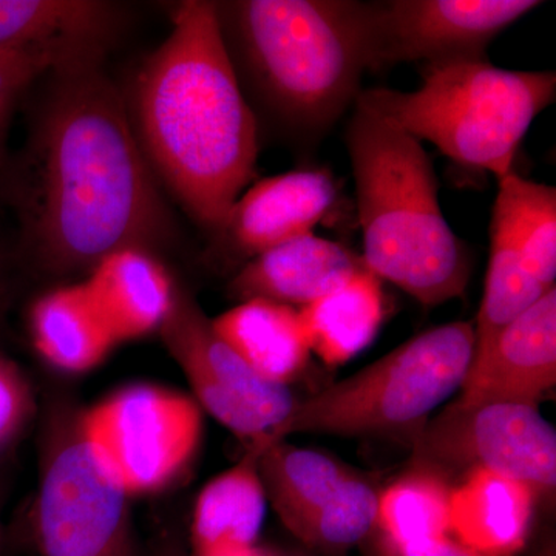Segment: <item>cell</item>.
<instances>
[{"instance_id":"obj_1","label":"cell","mask_w":556,"mask_h":556,"mask_svg":"<svg viewBox=\"0 0 556 556\" xmlns=\"http://www.w3.org/2000/svg\"><path fill=\"white\" fill-rule=\"evenodd\" d=\"M104 54L51 70L17 174L25 243L47 273H90L121 249L156 254L175 241L174 215L101 67Z\"/></svg>"},{"instance_id":"obj_2","label":"cell","mask_w":556,"mask_h":556,"mask_svg":"<svg viewBox=\"0 0 556 556\" xmlns=\"http://www.w3.org/2000/svg\"><path fill=\"white\" fill-rule=\"evenodd\" d=\"M129 118L150 169L217 236L257 172L258 119L230 61L217 7L186 0L131 80Z\"/></svg>"},{"instance_id":"obj_3","label":"cell","mask_w":556,"mask_h":556,"mask_svg":"<svg viewBox=\"0 0 556 556\" xmlns=\"http://www.w3.org/2000/svg\"><path fill=\"white\" fill-rule=\"evenodd\" d=\"M244 97L292 139L316 144L361 94L369 70L368 2H215Z\"/></svg>"},{"instance_id":"obj_4","label":"cell","mask_w":556,"mask_h":556,"mask_svg":"<svg viewBox=\"0 0 556 556\" xmlns=\"http://www.w3.org/2000/svg\"><path fill=\"white\" fill-rule=\"evenodd\" d=\"M345 141L369 273L426 308L464 298L473 257L445 219L422 142L358 98Z\"/></svg>"},{"instance_id":"obj_5","label":"cell","mask_w":556,"mask_h":556,"mask_svg":"<svg viewBox=\"0 0 556 556\" xmlns=\"http://www.w3.org/2000/svg\"><path fill=\"white\" fill-rule=\"evenodd\" d=\"M419 89L362 90L358 100L464 169L514 172L522 139L556 98L555 72L496 67L486 58L420 65Z\"/></svg>"},{"instance_id":"obj_6","label":"cell","mask_w":556,"mask_h":556,"mask_svg":"<svg viewBox=\"0 0 556 556\" xmlns=\"http://www.w3.org/2000/svg\"><path fill=\"white\" fill-rule=\"evenodd\" d=\"M473 321H452L372 362L356 375L298 401L278 439L336 434L415 444L431 413L463 387L473 362Z\"/></svg>"},{"instance_id":"obj_7","label":"cell","mask_w":556,"mask_h":556,"mask_svg":"<svg viewBox=\"0 0 556 556\" xmlns=\"http://www.w3.org/2000/svg\"><path fill=\"white\" fill-rule=\"evenodd\" d=\"M94 459L127 496L167 489L192 463L203 438V409L170 388L135 383L78 416Z\"/></svg>"},{"instance_id":"obj_8","label":"cell","mask_w":556,"mask_h":556,"mask_svg":"<svg viewBox=\"0 0 556 556\" xmlns=\"http://www.w3.org/2000/svg\"><path fill=\"white\" fill-rule=\"evenodd\" d=\"M130 497L105 473L78 416L51 430L33 511L40 556H137Z\"/></svg>"},{"instance_id":"obj_9","label":"cell","mask_w":556,"mask_h":556,"mask_svg":"<svg viewBox=\"0 0 556 556\" xmlns=\"http://www.w3.org/2000/svg\"><path fill=\"white\" fill-rule=\"evenodd\" d=\"M160 332L201 409L249 448L280 441L278 434L298 399L289 387L270 383L252 371L215 332L195 299L178 285Z\"/></svg>"},{"instance_id":"obj_10","label":"cell","mask_w":556,"mask_h":556,"mask_svg":"<svg viewBox=\"0 0 556 556\" xmlns=\"http://www.w3.org/2000/svg\"><path fill=\"white\" fill-rule=\"evenodd\" d=\"M420 467L496 471L551 496L556 485V431L538 407L515 402L456 401L430 417L416 439Z\"/></svg>"},{"instance_id":"obj_11","label":"cell","mask_w":556,"mask_h":556,"mask_svg":"<svg viewBox=\"0 0 556 556\" xmlns=\"http://www.w3.org/2000/svg\"><path fill=\"white\" fill-rule=\"evenodd\" d=\"M541 5L536 0L368 2L369 70L486 58L496 36Z\"/></svg>"},{"instance_id":"obj_12","label":"cell","mask_w":556,"mask_h":556,"mask_svg":"<svg viewBox=\"0 0 556 556\" xmlns=\"http://www.w3.org/2000/svg\"><path fill=\"white\" fill-rule=\"evenodd\" d=\"M338 182L327 167H303L260 179L230 207L215 241L237 262L313 232L338 203Z\"/></svg>"},{"instance_id":"obj_13","label":"cell","mask_w":556,"mask_h":556,"mask_svg":"<svg viewBox=\"0 0 556 556\" xmlns=\"http://www.w3.org/2000/svg\"><path fill=\"white\" fill-rule=\"evenodd\" d=\"M556 387V288L475 354L460 396L467 404L515 402L538 407Z\"/></svg>"},{"instance_id":"obj_14","label":"cell","mask_w":556,"mask_h":556,"mask_svg":"<svg viewBox=\"0 0 556 556\" xmlns=\"http://www.w3.org/2000/svg\"><path fill=\"white\" fill-rule=\"evenodd\" d=\"M365 269L362 255L309 232L248 260L229 289L240 302L265 299L299 311Z\"/></svg>"},{"instance_id":"obj_15","label":"cell","mask_w":556,"mask_h":556,"mask_svg":"<svg viewBox=\"0 0 556 556\" xmlns=\"http://www.w3.org/2000/svg\"><path fill=\"white\" fill-rule=\"evenodd\" d=\"M84 285L116 345L163 327L177 287L159 257L139 248L102 258Z\"/></svg>"},{"instance_id":"obj_16","label":"cell","mask_w":556,"mask_h":556,"mask_svg":"<svg viewBox=\"0 0 556 556\" xmlns=\"http://www.w3.org/2000/svg\"><path fill=\"white\" fill-rule=\"evenodd\" d=\"M536 495L496 471H468L450 500V533L481 556H515L526 546Z\"/></svg>"},{"instance_id":"obj_17","label":"cell","mask_w":556,"mask_h":556,"mask_svg":"<svg viewBox=\"0 0 556 556\" xmlns=\"http://www.w3.org/2000/svg\"><path fill=\"white\" fill-rule=\"evenodd\" d=\"M260 450L249 448L237 466L201 490L193 508L192 556H233L257 546L268 506L258 471Z\"/></svg>"},{"instance_id":"obj_18","label":"cell","mask_w":556,"mask_h":556,"mask_svg":"<svg viewBox=\"0 0 556 556\" xmlns=\"http://www.w3.org/2000/svg\"><path fill=\"white\" fill-rule=\"evenodd\" d=\"M211 321L241 361L270 383L288 387L308 367L311 350L299 311L291 306L244 300Z\"/></svg>"},{"instance_id":"obj_19","label":"cell","mask_w":556,"mask_h":556,"mask_svg":"<svg viewBox=\"0 0 556 556\" xmlns=\"http://www.w3.org/2000/svg\"><path fill=\"white\" fill-rule=\"evenodd\" d=\"M387 316L382 280L368 269L299 309L311 353L339 367L367 350Z\"/></svg>"},{"instance_id":"obj_20","label":"cell","mask_w":556,"mask_h":556,"mask_svg":"<svg viewBox=\"0 0 556 556\" xmlns=\"http://www.w3.org/2000/svg\"><path fill=\"white\" fill-rule=\"evenodd\" d=\"M33 345L61 371H91L116 345L86 285L51 289L30 309Z\"/></svg>"},{"instance_id":"obj_21","label":"cell","mask_w":556,"mask_h":556,"mask_svg":"<svg viewBox=\"0 0 556 556\" xmlns=\"http://www.w3.org/2000/svg\"><path fill=\"white\" fill-rule=\"evenodd\" d=\"M113 3L94 0H0V50L56 47L104 50L118 30Z\"/></svg>"},{"instance_id":"obj_22","label":"cell","mask_w":556,"mask_h":556,"mask_svg":"<svg viewBox=\"0 0 556 556\" xmlns=\"http://www.w3.org/2000/svg\"><path fill=\"white\" fill-rule=\"evenodd\" d=\"M258 471L266 500L291 533L354 473L332 456L285 441L260 450Z\"/></svg>"},{"instance_id":"obj_23","label":"cell","mask_w":556,"mask_h":556,"mask_svg":"<svg viewBox=\"0 0 556 556\" xmlns=\"http://www.w3.org/2000/svg\"><path fill=\"white\" fill-rule=\"evenodd\" d=\"M490 223L504 230L546 289L556 283V189L510 172L497 179Z\"/></svg>"},{"instance_id":"obj_24","label":"cell","mask_w":556,"mask_h":556,"mask_svg":"<svg viewBox=\"0 0 556 556\" xmlns=\"http://www.w3.org/2000/svg\"><path fill=\"white\" fill-rule=\"evenodd\" d=\"M452 492L441 473L419 466L379 493L376 526L394 548L450 535Z\"/></svg>"},{"instance_id":"obj_25","label":"cell","mask_w":556,"mask_h":556,"mask_svg":"<svg viewBox=\"0 0 556 556\" xmlns=\"http://www.w3.org/2000/svg\"><path fill=\"white\" fill-rule=\"evenodd\" d=\"M378 504L375 486L353 473L292 535L306 546L340 554L371 533L378 522Z\"/></svg>"},{"instance_id":"obj_26","label":"cell","mask_w":556,"mask_h":556,"mask_svg":"<svg viewBox=\"0 0 556 556\" xmlns=\"http://www.w3.org/2000/svg\"><path fill=\"white\" fill-rule=\"evenodd\" d=\"M87 53L104 50H68L56 47H13L0 50V174L3 167V148L11 113L25 90L35 80L49 75L61 62Z\"/></svg>"},{"instance_id":"obj_27","label":"cell","mask_w":556,"mask_h":556,"mask_svg":"<svg viewBox=\"0 0 556 556\" xmlns=\"http://www.w3.org/2000/svg\"><path fill=\"white\" fill-rule=\"evenodd\" d=\"M33 409L30 383L13 361L0 354V450L20 437Z\"/></svg>"},{"instance_id":"obj_28","label":"cell","mask_w":556,"mask_h":556,"mask_svg":"<svg viewBox=\"0 0 556 556\" xmlns=\"http://www.w3.org/2000/svg\"><path fill=\"white\" fill-rule=\"evenodd\" d=\"M393 551L396 556H481L450 535L431 538L399 548L393 547Z\"/></svg>"},{"instance_id":"obj_29","label":"cell","mask_w":556,"mask_h":556,"mask_svg":"<svg viewBox=\"0 0 556 556\" xmlns=\"http://www.w3.org/2000/svg\"><path fill=\"white\" fill-rule=\"evenodd\" d=\"M153 556H189L177 536H164L156 546Z\"/></svg>"},{"instance_id":"obj_30","label":"cell","mask_w":556,"mask_h":556,"mask_svg":"<svg viewBox=\"0 0 556 556\" xmlns=\"http://www.w3.org/2000/svg\"><path fill=\"white\" fill-rule=\"evenodd\" d=\"M233 556H276V555L269 554V552L263 551V548L255 546V547L248 548V551L240 552V554H237Z\"/></svg>"},{"instance_id":"obj_31","label":"cell","mask_w":556,"mask_h":556,"mask_svg":"<svg viewBox=\"0 0 556 556\" xmlns=\"http://www.w3.org/2000/svg\"><path fill=\"white\" fill-rule=\"evenodd\" d=\"M379 556H396V554H394L393 547H391L387 541H383L382 547H380L379 551Z\"/></svg>"}]
</instances>
